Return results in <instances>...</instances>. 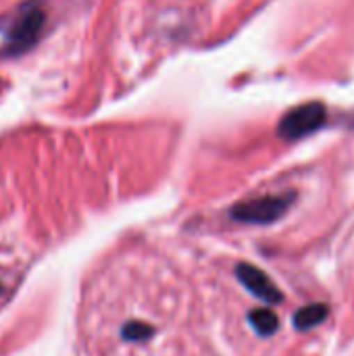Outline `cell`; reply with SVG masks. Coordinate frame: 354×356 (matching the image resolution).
<instances>
[{"label":"cell","mask_w":354,"mask_h":356,"mask_svg":"<svg viewBox=\"0 0 354 356\" xmlns=\"http://www.w3.org/2000/svg\"><path fill=\"white\" fill-rule=\"evenodd\" d=\"M46 23V10L40 2H27L21 6L19 15L15 17V21L8 27L6 33V52L10 54H19L25 52L27 48H31Z\"/></svg>","instance_id":"cell-1"},{"label":"cell","mask_w":354,"mask_h":356,"mask_svg":"<svg viewBox=\"0 0 354 356\" xmlns=\"http://www.w3.org/2000/svg\"><path fill=\"white\" fill-rule=\"evenodd\" d=\"M325 106L321 102H307L300 104L284 115V119L277 125V131L286 140H298L303 136L313 134L325 123Z\"/></svg>","instance_id":"cell-2"},{"label":"cell","mask_w":354,"mask_h":356,"mask_svg":"<svg viewBox=\"0 0 354 356\" xmlns=\"http://www.w3.org/2000/svg\"><path fill=\"white\" fill-rule=\"evenodd\" d=\"M292 194H286V196H265V198H257V200H250V202H244L240 204L234 215L242 221H252V223H271L275 219H280L290 202H292Z\"/></svg>","instance_id":"cell-3"},{"label":"cell","mask_w":354,"mask_h":356,"mask_svg":"<svg viewBox=\"0 0 354 356\" xmlns=\"http://www.w3.org/2000/svg\"><path fill=\"white\" fill-rule=\"evenodd\" d=\"M238 277L257 298H261L269 305H275L282 300V292L277 290V286L257 267L246 265V263L238 265Z\"/></svg>","instance_id":"cell-4"},{"label":"cell","mask_w":354,"mask_h":356,"mask_svg":"<svg viewBox=\"0 0 354 356\" xmlns=\"http://www.w3.org/2000/svg\"><path fill=\"white\" fill-rule=\"evenodd\" d=\"M330 315V307L323 305V302H317V305H307L303 307L300 311H296L292 323L298 332H307V330H313L317 327L319 323H323V319Z\"/></svg>","instance_id":"cell-5"},{"label":"cell","mask_w":354,"mask_h":356,"mask_svg":"<svg viewBox=\"0 0 354 356\" xmlns=\"http://www.w3.org/2000/svg\"><path fill=\"white\" fill-rule=\"evenodd\" d=\"M250 323L257 330V334L261 336H271L277 330V317L269 311V309H259L250 313Z\"/></svg>","instance_id":"cell-6"}]
</instances>
